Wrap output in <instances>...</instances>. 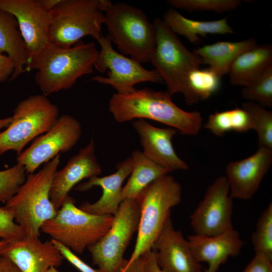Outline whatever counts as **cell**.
Here are the masks:
<instances>
[{
    "label": "cell",
    "mask_w": 272,
    "mask_h": 272,
    "mask_svg": "<svg viewBox=\"0 0 272 272\" xmlns=\"http://www.w3.org/2000/svg\"><path fill=\"white\" fill-rule=\"evenodd\" d=\"M108 109L118 122L149 119L177 129L185 135H196L202 123L199 112L184 111L173 103L166 91L147 88L125 94H113Z\"/></svg>",
    "instance_id": "1"
},
{
    "label": "cell",
    "mask_w": 272,
    "mask_h": 272,
    "mask_svg": "<svg viewBox=\"0 0 272 272\" xmlns=\"http://www.w3.org/2000/svg\"><path fill=\"white\" fill-rule=\"evenodd\" d=\"M98 51L93 42L81 40L69 48L48 43L30 55L26 71L36 70L35 83L47 96L71 89L79 78L92 73Z\"/></svg>",
    "instance_id": "2"
},
{
    "label": "cell",
    "mask_w": 272,
    "mask_h": 272,
    "mask_svg": "<svg viewBox=\"0 0 272 272\" xmlns=\"http://www.w3.org/2000/svg\"><path fill=\"white\" fill-rule=\"evenodd\" d=\"M180 184L168 174L149 184L135 199L140 209L138 236L126 267L152 247L170 217L171 210L181 201Z\"/></svg>",
    "instance_id": "3"
},
{
    "label": "cell",
    "mask_w": 272,
    "mask_h": 272,
    "mask_svg": "<svg viewBox=\"0 0 272 272\" xmlns=\"http://www.w3.org/2000/svg\"><path fill=\"white\" fill-rule=\"evenodd\" d=\"M59 163L58 154L36 173L29 174L16 194L6 202L5 206L13 212L24 237L39 238L42 225L57 214L49 192Z\"/></svg>",
    "instance_id": "4"
},
{
    "label": "cell",
    "mask_w": 272,
    "mask_h": 272,
    "mask_svg": "<svg viewBox=\"0 0 272 272\" xmlns=\"http://www.w3.org/2000/svg\"><path fill=\"white\" fill-rule=\"evenodd\" d=\"M153 24L156 44L151 62L166 83V92L171 96L182 93L186 103L197 102L188 85V76L199 68L201 58L189 50L162 19L156 18Z\"/></svg>",
    "instance_id": "5"
},
{
    "label": "cell",
    "mask_w": 272,
    "mask_h": 272,
    "mask_svg": "<svg viewBox=\"0 0 272 272\" xmlns=\"http://www.w3.org/2000/svg\"><path fill=\"white\" fill-rule=\"evenodd\" d=\"M112 3L109 0H60L49 12L48 43L69 48L86 36L96 40L102 35L103 12Z\"/></svg>",
    "instance_id": "6"
},
{
    "label": "cell",
    "mask_w": 272,
    "mask_h": 272,
    "mask_svg": "<svg viewBox=\"0 0 272 272\" xmlns=\"http://www.w3.org/2000/svg\"><path fill=\"white\" fill-rule=\"evenodd\" d=\"M107 36L122 54L141 63L151 61L156 44L153 23L140 9L124 3L111 4L104 11Z\"/></svg>",
    "instance_id": "7"
},
{
    "label": "cell",
    "mask_w": 272,
    "mask_h": 272,
    "mask_svg": "<svg viewBox=\"0 0 272 272\" xmlns=\"http://www.w3.org/2000/svg\"><path fill=\"white\" fill-rule=\"evenodd\" d=\"M75 203V200L68 195L56 216L43 223L40 232L72 251L82 254L107 232L113 216L90 214L78 208Z\"/></svg>",
    "instance_id": "8"
},
{
    "label": "cell",
    "mask_w": 272,
    "mask_h": 272,
    "mask_svg": "<svg viewBox=\"0 0 272 272\" xmlns=\"http://www.w3.org/2000/svg\"><path fill=\"white\" fill-rule=\"evenodd\" d=\"M59 117L57 106L43 94L22 100L14 110L11 123L0 133V155L10 150L19 155L29 142L49 130Z\"/></svg>",
    "instance_id": "9"
},
{
    "label": "cell",
    "mask_w": 272,
    "mask_h": 272,
    "mask_svg": "<svg viewBox=\"0 0 272 272\" xmlns=\"http://www.w3.org/2000/svg\"><path fill=\"white\" fill-rule=\"evenodd\" d=\"M140 209L135 199L123 200L113 215L112 223L104 236L87 249L92 262L102 272H121L127 260L124 253L138 230Z\"/></svg>",
    "instance_id": "10"
},
{
    "label": "cell",
    "mask_w": 272,
    "mask_h": 272,
    "mask_svg": "<svg viewBox=\"0 0 272 272\" xmlns=\"http://www.w3.org/2000/svg\"><path fill=\"white\" fill-rule=\"evenodd\" d=\"M96 40L101 49L98 51L94 67L101 73L107 71V76H94L91 81L110 85L120 94L133 91L136 89L134 86L142 82H163L155 69L147 70L137 60L114 50L107 35H102Z\"/></svg>",
    "instance_id": "11"
},
{
    "label": "cell",
    "mask_w": 272,
    "mask_h": 272,
    "mask_svg": "<svg viewBox=\"0 0 272 272\" xmlns=\"http://www.w3.org/2000/svg\"><path fill=\"white\" fill-rule=\"evenodd\" d=\"M81 133V125L76 118L67 114L59 116L49 130L35 139L18 155L17 163L24 166L26 173H33L41 165L59 153L71 150L80 140Z\"/></svg>",
    "instance_id": "12"
},
{
    "label": "cell",
    "mask_w": 272,
    "mask_h": 272,
    "mask_svg": "<svg viewBox=\"0 0 272 272\" xmlns=\"http://www.w3.org/2000/svg\"><path fill=\"white\" fill-rule=\"evenodd\" d=\"M225 176L218 177L207 189L203 198L190 216L194 234L214 236L233 228V205Z\"/></svg>",
    "instance_id": "13"
},
{
    "label": "cell",
    "mask_w": 272,
    "mask_h": 272,
    "mask_svg": "<svg viewBox=\"0 0 272 272\" xmlns=\"http://www.w3.org/2000/svg\"><path fill=\"white\" fill-rule=\"evenodd\" d=\"M0 9L16 18L30 55L48 43L50 13L42 7L39 0H0Z\"/></svg>",
    "instance_id": "14"
},
{
    "label": "cell",
    "mask_w": 272,
    "mask_h": 272,
    "mask_svg": "<svg viewBox=\"0 0 272 272\" xmlns=\"http://www.w3.org/2000/svg\"><path fill=\"white\" fill-rule=\"evenodd\" d=\"M151 250L158 264L166 272H203L187 240L180 231L175 229L170 217Z\"/></svg>",
    "instance_id": "15"
},
{
    "label": "cell",
    "mask_w": 272,
    "mask_h": 272,
    "mask_svg": "<svg viewBox=\"0 0 272 272\" xmlns=\"http://www.w3.org/2000/svg\"><path fill=\"white\" fill-rule=\"evenodd\" d=\"M272 164V149L258 147L251 156L229 163L226 177L232 198L248 199L257 191Z\"/></svg>",
    "instance_id": "16"
},
{
    "label": "cell",
    "mask_w": 272,
    "mask_h": 272,
    "mask_svg": "<svg viewBox=\"0 0 272 272\" xmlns=\"http://www.w3.org/2000/svg\"><path fill=\"white\" fill-rule=\"evenodd\" d=\"M101 172L95 154L94 142L91 139L88 144L72 156L53 177L49 197L56 210L60 208L69 191L80 181L98 176Z\"/></svg>",
    "instance_id": "17"
},
{
    "label": "cell",
    "mask_w": 272,
    "mask_h": 272,
    "mask_svg": "<svg viewBox=\"0 0 272 272\" xmlns=\"http://www.w3.org/2000/svg\"><path fill=\"white\" fill-rule=\"evenodd\" d=\"M21 272H47L52 266L61 265L64 259L51 240L24 237L9 242L3 252Z\"/></svg>",
    "instance_id": "18"
},
{
    "label": "cell",
    "mask_w": 272,
    "mask_h": 272,
    "mask_svg": "<svg viewBox=\"0 0 272 272\" xmlns=\"http://www.w3.org/2000/svg\"><path fill=\"white\" fill-rule=\"evenodd\" d=\"M132 165L131 157H128L117 164L116 170L113 174L103 177L94 176L77 185L75 188L77 191H87L94 186H99L102 189V194L97 201L92 203L86 201L79 208L94 215L113 216L123 201L122 183L130 174Z\"/></svg>",
    "instance_id": "19"
},
{
    "label": "cell",
    "mask_w": 272,
    "mask_h": 272,
    "mask_svg": "<svg viewBox=\"0 0 272 272\" xmlns=\"http://www.w3.org/2000/svg\"><path fill=\"white\" fill-rule=\"evenodd\" d=\"M132 126L139 135L143 153L146 157L170 172L189 168L174 149L172 140L176 133V129L157 127L143 119L134 120Z\"/></svg>",
    "instance_id": "20"
},
{
    "label": "cell",
    "mask_w": 272,
    "mask_h": 272,
    "mask_svg": "<svg viewBox=\"0 0 272 272\" xmlns=\"http://www.w3.org/2000/svg\"><path fill=\"white\" fill-rule=\"evenodd\" d=\"M187 240L197 261L208 263L203 272H217L220 265L229 257L237 255L244 245L239 233L234 229L214 236L194 234L188 236Z\"/></svg>",
    "instance_id": "21"
},
{
    "label": "cell",
    "mask_w": 272,
    "mask_h": 272,
    "mask_svg": "<svg viewBox=\"0 0 272 272\" xmlns=\"http://www.w3.org/2000/svg\"><path fill=\"white\" fill-rule=\"evenodd\" d=\"M4 53L14 64L10 80H14L26 72L30 53L21 35L18 21L13 14L0 9V54Z\"/></svg>",
    "instance_id": "22"
},
{
    "label": "cell",
    "mask_w": 272,
    "mask_h": 272,
    "mask_svg": "<svg viewBox=\"0 0 272 272\" xmlns=\"http://www.w3.org/2000/svg\"><path fill=\"white\" fill-rule=\"evenodd\" d=\"M257 45L251 38L240 41H219L205 45L192 51L201 59L202 63L208 64L211 70L220 78L229 73L235 60L243 52Z\"/></svg>",
    "instance_id": "23"
},
{
    "label": "cell",
    "mask_w": 272,
    "mask_h": 272,
    "mask_svg": "<svg viewBox=\"0 0 272 272\" xmlns=\"http://www.w3.org/2000/svg\"><path fill=\"white\" fill-rule=\"evenodd\" d=\"M162 20L175 34L185 36L191 43L199 44L201 40L198 35L206 37L209 34H233L227 23V18L215 21H202L188 19L176 10L169 8Z\"/></svg>",
    "instance_id": "24"
},
{
    "label": "cell",
    "mask_w": 272,
    "mask_h": 272,
    "mask_svg": "<svg viewBox=\"0 0 272 272\" xmlns=\"http://www.w3.org/2000/svg\"><path fill=\"white\" fill-rule=\"evenodd\" d=\"M271 64V44L257 45L240 54L233 62L229 72L230 84L245 86Z\"/></svg>",
    "instance_id": "25"
},
{
    "label": "cell",
    "mask_w": 272,
    "mask_h": 272,
    "mask_svg": "<svg viewBox=\"0 0 272 272\" xmlns=\"http://www.w3.org/2000/svg\"><path fill=\"white\" fill-rule=\"evenodd\" d=\"M132 169L128 181L122 188V199H136L140 193L158 178L170 172L146 157L143 152L134 150L131 156Z\"/></svg>",
    "instance_id": "26"
},
{
    "label": "cell",
    "mask_w": 272,
    "mask_h": 272,
    "mask_svg": "<svg viewBox=\"0 0 272 272\" xmlns=\"http://www.w3.org/2000/svg\"><path fill=\"white\" fill-rule=\"evenodd\" d=\"M203 126L218 137L228 131L243 132L252 129L249 116L242 108L215 112L209 115Z\"/></svg>",
    "instance_id": "27"
},
{
    "label": "cell",
    "mask_w": 272,
    "mask_h": 272,
    "mask_svg": "<svg viewBox=\"0 0 272 272\" xmlns=\"http://www.w3.org/2000/svg\"><path fill=\"white\" fill-rule=\"evenodd\" d=\"M242 108L249 116L252 129L257 132L258 147L272 149V112L251 101L243 103Z\"/></svg>",
    "instance_id": "28"
},
{
    "label": "cell",
    "mask_w": 272,
    "mask_h": 272,
    "mask_svg": "<svg viewBox=\"0 0 272 272\" xmlns=\"http://www.w3.org/2000/svg\"><path fill=\"white\" fill-rule=\"evenodd\" d=\"M242 96L248 101L264 107H272V64L242 89Z\"/></svg>",
    "instance_id": "29"
},
{
    "label": "cell",
    "mask_w": 272,
    "mask_h": 272,
    "mask_svg": "<svg viewBox=\"0 0 272 272\" xmlns=\"http://www.w3.org/2000/svg\"><path fill=\"white\" fill-rule=\"evenodd\" d=\"M220 78L210 68L192 71L188 76L189 89L197 102L205 100L216 93L220 87Z\"/></svg>",
    "instance_id": "30"
},
{
    "label": "cell",
    "mask_w": 272,
    "mask_h": 272,
    "mask_svg": "<svg viewBox=\"0 0 272 272\" xmlns=\"http://www.w3.org/2000/svg\"><path fill=\"white\" fill-rule=\"evenodd\" d=\"M255 253H261L272 260V203L262 212L251 236Z\"/></svg>",
    "instance_id": "31"
},
{
    "label": "cell",
    "mask_w": 272,
    "mask_h": 272,
    "mask_svg": "<svg viewBox=\"0 0 272 272\" xmlns=\"http://www.w3.org/2000/svg\"><path fill=\"white\" fill-rule=\"evenodd\" d=\"M172 7L188 12L212 11L222 13L234 10L241 3L240 0H168Z\"/></svg>",
    "instance_id": "32"
},
{
    "label": "cell",
    "mask_w": 272,
    "mask_h": 272,
    "mask_svg": "<svg viewBox=\"0 0 272 272\" xmlns=\"http://www.w3.org/2000/svg\"><path fill=\"white\" fill-rule=\"evenodd\" d=\"M26 174L24 166L19 163L0 171V202L6 203L16 194L25 181Z\"/></svg>",
    "instance_id": "33"
},
{
    "label": "cell",
    "mask_w": 272,
    "mask_h": 272,
    "mask_svg": "<svg viewBox=\"0 0 272 272\" xmlns=\"http://www.w3.org/2000/svg\"><path fill=\"white\" fill-rule=\"evenodd\" d=\"M24 236L23 230L15 221L12 210L5 206L0 207V238L9 242Z\"/></svg>",
    "instance_id": "34"
},
{
    "label": "cell",
    "mask_w": 272,
    "mask_h": 272,
    "mask_svg": "<svg viewBox=\"0 0 272 272\" xmlns=\"http://www.w3.org/2000/svg\"><path fill=\"white\" fill-rule=\"evenodd\" d=\"M64 258L73 265L81 272H102L100 269H95L80 259L73 251L61 243L51 239Z\"/></svg>",
    "instance_id": "35"
},
{
    "label": "cell",
    "mask_w": 272,
    "mask_h": 272,
    "mask_svg": "<svg viewBox=\"0 0 272 272\" xmlns=\"http://www.w3.org/2000/svg\"><path fill=\"white\" fill-rule=\"evenodd\" d=\"M242 272H272V260L263 254L255 253Z\"/></svg>",
    "instance_id": "36"
},
{
    "label": "cell",
    "mask_w": 272,
    "mask_h": 272,
    "mask_svg": "<svg viewBox=\"0 0 272 272\" xmlns=\"http://www.w3.org/2000/svg\"><path fill=\"white\" fill-rule=\"evenodd\" d=\"M14 71L13 61L7 55L0 54V83L10 79Z\"/></svg>",
    "instance_id": "37"
},
{
    "label": "cell",
    "mask_w": 272,
    "mask_h": 272,
    "mask_svg": "<svg viewBox=\"0 0 272 272\" xmlns=\"http://www.w3.org/2000/svg\"><path fill=\"white\" fill-rule=\"evenodd\" d=\"M145 272H166L157 263L154 251L150 250L142 256Z\"/></svg>",
    "instance_id": "38"
},
{
    "label": "cell",
    "mask_w": 272,
    "mask_h": 272,
    "mask_svg": "<svg viewBox=\"0 0 272 272\" xmlns=\"http://www.w3.org/2000/svg\"><path fill=\"white\" fill-rule=\"evenodd\" d=\"M0 272H21L18 267L7 257L0 259Z\"/></svg>",
    "instance_id": "39"
},
{
    "label": "cell",
    "mask_w": 272,
    "mask_h": 272,
    "mask_svg": "<svg viewBox=\"0 0 272 272\" xmlns=\"http://www.w3.org/2000/svg\"><path fill=\"white\" fill-rule=\"evenodd\" d=\"M121 272H145L142 257L134 260L128 266L123 268Z\"/></svg>",
    "instance_id": "40"
},
{
    "label": "cell",
    "mask_w": 272,
    "mask_h": 272,
    "mask_svg": "<svg viewBox=\"0 0 272 272\" xmlns=\"http://www.w3.org/2000/svg\"><path fill=\"white\" fill-rule=\"evenodd\" d=\"M60 0H39L42 7L50 12L59 2Z\"/></svg>",
    "instance_id": "41"
},
{
    "label": "cell",
    "mask_w": 272,
    "mask_h": 272,
    "mask_svg": "<svg viewBox=\"0 0 272 272\" xmlns=\"http://www.w3.org/2000/svg\"><path fill=\"white\" fill-rule=\"evenodd\" d=\"M12 116L5 118H0V133L2 129L7 128L12 121Z\"/></svg>",
    "instance_id": "42"
},
{
    "label": "cell",
    "mask_w": 272,
    "mask_h": 272,
    "mask_svg": "<svg viewBox=\"0 0 272 272\" xmlns=\"http://www.w3.org/2000/svg\"><path fill=\"white\" fill-rule=\"evenodd\" d=\"M9 242L4 240H0V259L3 256V252Z\"/></svg>",
    "instance_id": "43"
},
{
    "label": "cell",
    "mask_w": 272,
    "mask_h": 272,
    "mask_svg": "<svg viewBox=\"0 0 272 272\" xmlns=\"http://www.w3.org/2000/svg\"><path fill=\"white\" fill-rule=\"evenodd\" d=\"M47 272H59L56 268V267L52 266L50 267L47 270Z\"/></svg>",
    "instance_id": "44"
}]
</instances>
